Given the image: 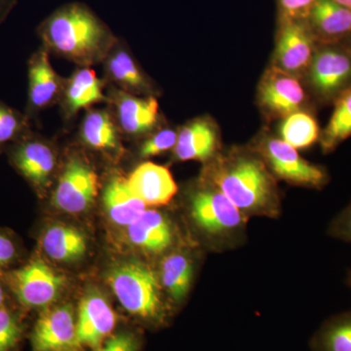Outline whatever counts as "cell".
Returning <instances> with one entry per match:
<instances>
[{"label": "cell", "mask_w": 351, "mask_h": 351, "mask_svg": "<svg viewBox=\"0 0 351 351\" xmlns=\"http://www.w3.org/2000/svg\"><path fill=\"white\" fill-rule=\"evenodd\" d=\"M44 48L80 66L98 63L117 44L107 25L87 6L66 4L39 25Z\"/></svg>", "instance_id": "1"}, {"label": "cell", "mask_w": 351, "mask_h": 351, "mask_svg": "<svg viewBox=\"0 0 351 351\" xmlns=\"http://www.w3.org/2000/svg\"><path fill=\"white\" fill-rule=\"evenodd\" d=\"M209 180L244 216H274L278 212L276 184L265 164L246 154L215 161Z\"/></svg>", "instance_id": "2"}, {"label": "cell", "mask_w": 351, "mask_h": 351, "mask_svg": "<svg viewBox=\"0 0 351 351\" xmlns=\"http://www.w3.org/2000/svg\"><path fill=\"white\" fill-rule=\"evenodd\" d=\"M107 281L122 307L138 319L159 325L165 311L158 278L151 267L140 262H125L108 272Z\"/></svg>", "instance_id": "3"}, {"label": "cell", "mask_w": 351, "mask_h": 351, "mask_svg": "<svg viewBox=\"0 0 351 351\" xmlns=\"http://www.w3.org/2000/svg\"><path fill=\"white\" fill-rule=\"evenodd\" d=\"M7 288L25 309L50 306L64 287V276L41 258H32L19 269L4 274Z\"/></svg>", "instance_id": "4"}, {"label": "cell", "mask_w": 351, "mask_h": 351, "mask_svg": "<svg viewBox=\"0 0 351 351\" xmlns=\"http://www.w3.org/2000/svg\"><path fill=\"white\" fill-rule=\"evenodd\" d=\"M191 218L210 237H226L243 226L245 216L216 186L196 191L191 200Z\"/></svg>", "instance_id": "5"}, {"label": "cell", "mask_w": 351, "mask_h": 351, "mask_svg": "<svg viewBox=\"0 0 351 351\" xmlns=\"http://www.w3.org/2000/svg\"><path fill=\"white\" fill-rule=\"evenodd\" d=\"M98 195V177L93 168L80 156L71 157L53 195V204L68 214H82Z\"/></svg>", "instance_id": "6"}, {"label": "cell", "mask_w": 351, "mask_h": 351, "mask_svg": "<svg viewBox=\"0 0 351 351\" xmlns=\"http://www.w3.org/2000/svg\"><path fill=\"white\" fill-rule=\"evenodd\" d=\"M32 351H83L76 336V314L71 304L48 306L31 332Z\"/></svg>", "instance_id": "7"}, {"label": "cell", "mask_w": 351, "mask_h": 351, "mask_svg": "<svg viewBox=\"0 0 351 351\" xmlns=\"http://www.w3.org/2000/svg\"><path fill=\"white\" fill-rule=\"evenodd\" d=\"M260 152L272 172L284 181L309 188H321L327 182L324 170L304 160L283 140L269 138L261 145Z\"/></svg>", "instance_id": "8"}, {"label": "cell", "mask_w": 351, "mask_h": 351, "mask_svg": "<svg viewBox=\"0 0 351 351\" xmlns=\"http://www.w3.org/2000/svg\"><path fill=\"white\" fill-rule=\"evenodd\" d=\"M117 322V314L107 299L98 291H90L82 298L76 313L78 346L82 350H98L112 336Z\"/></svg>", "instance_id": "9"}, {"label": "cell", "mask_w": 351, "mask_h": 351, "mask_svg": "<svg viewBox=\"0 0 351 351\" xmlns=\"http://www.w3.org/2000/svg\"><path fill=\"white\" fill-rule=\"evenodd\" d=\"M11 163L38 191L49 186L56 167V156L47 143L27 134L11 145Z\"/></svg>", "instance_id": "10"}, {"label": "cell", "mask_w": 351, "mask_h": 351, "mask_svg": "<svg viewBox=\"0 0 351 351\" xmlns=\"http://www.w3.org/2000/svg\"><path fill=\"white\" fill-rule=\"evenodd\" d=\"M304 98L301 83L287 71L274 66L263 76L260 86L261 104L274 117H287L299 112Z\"/></svg>", "instance_id": "11"}, {"label": "cell", "mask_w": 351, "mask_h": 351, "mask_svg": "<svg viewBox=\"0 0 351 351\" xmlns=\"http://www.w3.org/2000/svg\"><path fill=\"white\" fill-rule=\"evenodd\" d=\"M313 36L302 21L284 20L277 43V68L293 75L309 68L314 57Z\"/></svg>", "instance_id": "12"}, {"label": "cell", "mask_w": 351, "mask_h": 351, "mask_svg": "<svg viewBox=\"0 0 351 351\" xmlns=\"http://www.w3.org/2000/svg\"><path fill=\"white\" fill-rule=\"evenodd\" d=\"M309 69L316 91L325 97L334 96L351 82V54L339 48H324L314 55Z\"/></svg>", "instance_id": "13"}, {"label": "cell", "mask_w": 351, "mask_h": 351, "mask_svg": "<svg viewBox=\"0 0 351 351\" xmlns=\"http://www.w3.org/2000/svg\"><path fill=\"white\" fill-rule=\"evenodd\" d=\"M127 186L147 206H163L174 198L178 191L173 176L164 166L145 162L138 166L128 179Z\"/></svg>", "instance_id": "14"}, {"label": "cell", "mask_w": 351, "mask_h": 351, "mask_svg": "<svg viewBox=\"0 0 351 351\" xmlns=\"http://www.w3.org/2000/svg\"><path fill=\"white\" fill-rule=\"evenodd\" d=\"M29 110L36 112L49 107L61 94L63 83L49 61L48 50L41 48L29 61Z\"/></svg>", "instance_id": "15"}, {"label": "cell", "mask_w": 351, "mask_h": 351, "mask_svg": "<svg viewBox=\"0 0 351 351\" xmlns=\"http://www.w3.org/2000/svg\"><path fill=\"white\" fill-rule=\"evenodd\" d=\"M127 235L134 246L149 254L162 253L173 242L169 219L156 210H145L127 226Z\"/></svg>", "instance_id": "16"}, {"label": "cell", "mask_w": 351, "mask_h": 351, "mask_svg": "<svg viewBox=\"0 0 351 351\" xmlns=\"http://www.w3.org/2000/svg\"><path fill=\"white\" fill-rule=\"evenodd\" d=\"M113 101L120 128L128 135H142L156 125L158 103L152 97L142 99L124 91H115Z\"/></svg>", "instance_id": "17"}, {"label": "cell", "mask_w": 351, "mask_h": 351, "mask_svg": "<svg viewBox=\"0 0 351 351\" xmlns=\"http://www.w3.org/2000/svg\"><path fill=\"white\" fill-rule=\"evenodd\" d=\"M40 245L48 257L62 263L80 260L86 254L88 246L84 233L64 223L46 228L41 234Z\"/></svg>", "instance_id": "18"}, {"label": "cell", "mask_w": 351, "mask_h": 351, "mask_svg": "<svg viewBox=\"0 0 351 351\" xmlns=\"http://www.w3.org/2000/svg\"><path fill=\"white\" fill-rule=\"evenodd\" d=\"M217 147L218 136L213 124L209 120L196 119L178 135L175 156L182 161H205L213 156Z\"/></svg>", "instance_id": "19"}, {"label": "cell", "mask_w": 351, "mask_h": 351, "mask_svg": "<svg viewBox=\"0 0 351 351\" xmlns=\"http://www.w3.org/2000/svg\"><path fill=\"white\" fill-rule=\"evenodd\" d=\"M307 19L311 31L326 41L351 34V10L335 0H316Z\"/></svg>", "instance_id": "20"}, {"label": "cell", "mask_w": 351, "mask_h": 351, "mask_svg": "<svg viewBox=\"0 0 351 351\" xmlns=\"http://www.w3.org/2000/svg\"><path fill=\"white\" fill-rule=\"evenodd\" d=\"M104 207L115 225L128 226L145 210L147 205L127 186L126 180L113 178L104 191Z\"/></svg>", "instance_id": "21"}, {"label": "cell", "mask_w": 351, "mask_h": 351, "mask_svg": "<svg viewBox=\"0 0 351 351\" xmlns=\"http://www.w3.org/2000/svg\"><path fill=\"white\" fill-rule=\"evenodd\" d=\"M115 45L106 58L108 77L126 93L137 95L149 92L151 86L133 58L124 48H115Z\"/></svg>", "instance_id": "22"}, {"label": "cell", "mask_w": 351, "mask_h": 351, "mask_svg": "<svg viewBox=\"0 0 351 351\" xmlns=\"http://www.w3.org/2000/svg\"><path fill=\"white\" fill-rule=\"evenodd\" d=\"M103 85L94 71H76L64 87V107L69 115L104 101Z\"/></svg>", "instance_id": "23"}, {"label": "cell", "mask_w": 351, "mask_h": 351, "mask_svg": "<svg viewBox=\"0 0 351 351\" xmlns=\"http://www.w3.org/2000/svg\"><path fill=\"white\" fill-rule=\"evenodd\" d=\"M83 142L97 151H119V130L110 114L105 110H91L82 122Z\"/></svg>", "instance_id": "24"}, {"label": "cell", "mask_w": 351, "mask_h": 351, "mask_svg": "<svg viewBox=\"0 0 351 351\" xmlns=\"http://www.w3.org/2000/svg\"><path fill=\"white\" fill-rule=\"evenodd\" d=\"M193 278V263L184 254H170L161 263L160 281L173 301H184L191 290Z\"/></svg>", "instance_id": "25"}, {"label": "cell", "mask_w": 351, "mask_h": 351, "mask_svg": "<svg viewBox=\"0 0 351 351\" xmlns=\"http://www.w3.org/2000/svg\"><path fill=\"white\" fill-rule=\"evenodd\" d=\"M313 351H351V311L325 321L311 341Z\"/></svg>", "instance_id": "26"}, {"label": "cell", "mask_w": 351, "mask_h": 351, "mask_svg": "<svg viewBox=\"0 0 351 351\" xmlns=\"http://www.w3.org/2000/svg\"><path fill=\"white\" fill-rule=\"evenodd\" d=\"M351 136V88L341 95L331 119L322 136V147L325 152L341 144Z\"/></svg>", "instance_id": "27"}, {"label": "cell", "mask_w": 351, "mask_h": 351, "mask_svg": "<svg viewBox=\"0 0 351 351\" xmlns=\"http://www.w3.org/2000/svg\"><path fill=\"white\" fill-rule=\"evenodd\" d=\"M284 142L295 149L309 147L319 137L317 123L308 113L297 112L286 117L281 127Z\"/></svg>", "instance_id": "28"}, {"label": "cell", "mask_w": 351, "mask_h": 351, "mask_svg": "<svg viewBox=\"0 0 351 351\" xmlns=\"http://www.w3.org/2000/svg\"><path fill=\"white\" fill-rule=\"evenodd\" d=\"M22 318L12 307H0V351H18L25 336Z\"/></svg>", "instance_id": "29"}, {"label": "cell", "mask_w": 351, "mask_h": 351, "mask_svg": "<svg viewBox=\"0 0 351 351\" xmlns=\"http://www.w3.org/2000/svg\"><path fill=\"white\" fill-rule=\"evenodd\" d=\"M27 134V117L0 103V149L15 144Z\"/></svg>", "instance_id": "30"}, {"label": "cell", "mask_w": 351, "mask_h": 351, "mask_svg": "<svg viewBox=\"0 0 351 351\" xmlns=\"http://www.w3.org/2000/svg\"><path fill=\"white\" fill-rule=\"evenodd\" d=\"M178 135L174 130L165 129L145 141L141 147L140 154L144 158L159 156L163 152L170 151L177 144Z\"/></svg>", "instance_id": "31"}, {"label": "cell", "mask_w": 351, "mask_h": 351, "mask_svg": "<svg viewBox=\"0 0 351 351\" xmlns=\"http://www.w3.org/2000/svg\"><path fill=\"white\" fill-rule=\"evenodd\" d=\"M141 341L137 335L122 331L112 335L96 351H140Z\"/></svg>", "instance_id": "32"}, {"label": "cell", "mask_w": 351, "mask_h": 351, "mask_svg": "<svg viewBox=\"0 0 351 351\" xmlns=\"http://www.w3.org/2000/svg\"><path fill=\"white\" fill-rule=\"evenodd\" d=\"M316 0H279L284 20L302 21L308 17Z\"/></svg>", "instance_id": "33"}, {"label": "cell", "mask_w": 351, "mask_h": 351, "mask_svg": "<svg viewBox=\"0 0 351 351\" xmlns=\"http://www.w3.org/2000/svg\"><path fill=\"white\" fill-rule=\"evenodd\" d=\"M328 233L335 239L351 243V203L332 219Z\"/></svg>", "instance_id": "34"}, {"label": "cell", "mask_w": 351, "mask_h": 351, "mask_svg": "<svg viewBox=\"0 0 351 351\" xmlns=\"http://www.w3.org/2000/svg\"><path fill=\"white\" fill-rule=\"evenodd\" d=\"M19 257V248L10 234L0 230V271L16 262Z\"/></svg>", "instance_id": "35"}, {"label": "cell", "mask_w": 351, "mask_h": 351, "mask_svg": "<svg viewBox=\"0 0 351 351\" xmlns=\"http://www.w3.org/2000/svg\"><path fill=\"white\" fill-rule=\"evenodd\" d=\"M16 3L17 0H0V25L8 17Z\"/></svg>", "instance_id": "36"}, {"label": "cell", "mask_w": 351, "mask_h": 351, "mask_svg": "<svg viewBox=\"0 0 351 351\" xmlns=\"http://www.w3.org/2000/svg\"><path fill=\"white\" fill-rule=\"evenodd\" d=\"M7 287L5 278H4V274L2 271H0V307L5 306L6 294L5 288Z\"/></svg>", "instance_id": "37"}, {"label": "cell", "mask_w": 351, "mask_h": 351, "mask_svg": "<svg viewBox=\"0 0 351 351\" xmlns=\"http://www.w3.org/2000/svg\"><path fill=\"white\" fill-rule=\"evenodd\" d=\"M335 1L351 10V0H335Z\"/></svg>", "instance_id": "38"}, {"label": "cell", "mask_w": 351, "mask_h": 351, "mask_svg": "<svg viewBox=\"0 0 351 351\" xmlns=\"http://www.w3.org/2000/svg\"><path fill=\"white\" fill-rule=\"evenodd\" d=\"M346 284L351 288V269L348 271V278H346Z\"/></svg>", "instance_id": "39"}]
</instances>
